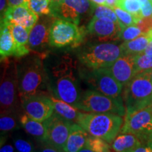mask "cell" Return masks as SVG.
Returning a JSON list of instances; mask_svg holds the SVG:
<instances>
[{
    "mask_svg": "<svg viewBox=\"0 0 152 152\" xmlns=\"http://www.w3.org/2000/svg\"><path fill=\"white\" fill-rule=\"evenodd\" d=\"M17 73L20 102L33 95L52 94L50 79L39 58L29 57L19 63Z\"/></svg>",
    "mask_w": 152,
    "mask_h": 152,
    "instance_id": "6da1fadb",
    "label": "cell"
},
{
    "mask_svg": "<svg viewBox=\"0 0 152 152\" xmlns=\"http://www.w3.org/2000/svg\"><path fill=\"white\" fill-rule=\"evenodd\" d=\"M51 75L53 95L75 106L80 99L82 92L75 66L72 60L61 61L53 68Z\"/></svg>",
    "mask_w": 152,
    "mask_h": 152,
    "instance_id": "7a4b0ae2",
    "label": "cell"
},
{
    "mask_svg": "<svg viewBox=\"0 0 152 152\" xmlns=\"http://www.w3.org/2000/svg\"><path fill=\"white\" fill-rule=\"evenodd\" d=\"M76 123L90 135L102 138L111 144L121 132L124 123L122 116L117 114L81 112Z\"/></svg>",
    "mask_w": 152,
    "mask_h": 152,
    "instance_id": "3957f363",
    "label": "cell"
},
{
    "mask_svg": "<svg viewBox=\"0 0 152 152\" xmlns=\"http://www.w3.org/2000/svg\"><path fill=\"white\" fill-rule=\"evenodd\" d=\"M123 87L122 97L126 113L152 106V80L149 71L137 74Z\"/></svg>",
    "mask_w": 152,
    "mask_h": 152,
    "instance_id": "277c9868",
    "label": "cell"
},
{
    "mask_svg": "<svg viewBox=\"0 0 152 152\" xmlns=\"http://www.w3.org/2000/svg\"><path fill=\"white\" fill-rule=\"evenodd\" d=\"M123 54L121 45L104 42L85 47L79 52L78 59L90 70L108 68Z\"/></svg>",
    "mask_w": 152,
    "mask_h": 152,
    "instance_id": "5b68a950",
    "label": "cell"
},
{
    "mask_svg": "<svg viewBox=\"0 0 152 152\" xmlns=\"http://www.w3.org/2000/svg\"><path fill=\"white\" fill-rule=\"evenodd\" d=\"M75 107L87 113H113L121 116L126 113L123 97L113 98L94 90L82 92Z\"/></svg>",
    "mask_w": 152,
    "mask_h": 152,
    "instance_id": "8992f818",
    "label": "cell"
},
{
    "mask_svg": "<svg viewBox=\"0 0 152 152\" xmlns=\"http://www.w3.org/2000/svg\"><path fill=\"white\" fill-rule=\"evenodd\" d=\"M20 99L18 94L17 64L7 63L1 74L0 85L1 113L11 112L20 114Z\"/></svg>",
    "mask_w": 152,
    "mask_h": 152,
    "instance_id": "52a82bcc",
    "label": "cell"
},
{
    "mask_svg": "<svg viewBox=\"0 0 152 152\" xmlns=\"http://www.w3.org/2000/svg\"><path fill=\"white\" fill-rule=\"evenodd\" d=\"M85 34V30L80 28L78 25L56 18L50 30V46L56 48L77 46L83 41Z\"/></svg>",
    "mask_w": 152,
    "mask_h": 152,
    "instance_id": "ba28073f",
    "label": "cell"
},
{
    "mask_svg": "<svg viewBox=\"0 0 152 152\" xmlns=\"http://www.w3.org/2000/svg\"><path fill=\"white\" fill-rule=\"evenodd\" d=\"M151 106L134 113H125L124 123L120 132L134 134L146 144L152 143Z\"/></svg>",
    "mask_w": 152,
    "mask_h": 152,
    "instance_id": "9c48e42d",
    "label": "cell"
},
{
    "mask_svg": "<svg viewBox=\"0 0 152 152\" xmlns=\"http://www.w3.org/2000/svg\"><path fill=\"white\" fill-rule=\"evenodd\" d=\"M94 2L91 0H63L52 1L50 15L57 19L68 20L79 25L82 16L92 12Z\"/></svg>",
    "mask_w": 152,
    "mask_h": 152,
    "instance_id": "30bf717a",
    "label": "cell"
},
{
    "mask_svg": "<svg viewBox=\"0 0 152 152\" xmlns=\"http://www.w3.org/2000/svg\"><path fill=\"white\" fill-rule=\"evenodd\" d=\"M85 80L94 90L113 98H121L123 86L109 68L93 69L85 74Z\"/></svg>",
    "mask_w": 152,
    "mask_h": 152,
    "instance_id": "8fae6325",
    "label": "cell"
},
{
    "mask_svg": "<svg viewBox=\"0 0 152 152\" xmlns=\"http://www.w3.org/2000/svg\"><path fill=\"white\" fill-rule=\"evenodd\" d=\"M44 123L47 130L46 140L44 142L64 149L73 122L64 118L54 112Z\"/></svg>",
    "mask_w": 152,
    "mask_h": 152,
    "instance_id": "7c38bea8",
    "label": "cell"
},
{
    "mask_svg": "<svg viewBox=\"0 0 152 152\" xmlns=\"http://www.w3.org/2000/svg\"><path fill=\"white\" fill-rule=\"evenodd\" d=\"M21 107L28 116L36 121L44 122L54 113V104L50 96L36 94L21 101Z\"/></svg>",
    "mask_w": 152,
    "mask_h": 152,
    "instance_id": "4fadbf2b",
    "label": "cell"
},
{
    "mask_svg": "<svg viewBox=\"0 0 152 152\" xmlns=\"http://www.w3.org/2000/svg\"><path fill=\"white\" fill-rule=\"evenodd\" d=\"M55 19L51 15L39 16L37 22L30 32L28 46L30 50L39 52L50 45V30Z\"/></svg>",
    "mask_w": 152,
    "mask_h": 152,
    "instance_id": "5bb4252c",
    "label": "cell"
},
{
    "mask_svg": "<svg viewBox=\"0 0 152 152\" xmlns=\"http://www.w3.org/2000/svg\"><path fill=\"white\" fill-rule=\"evenodd\" d=\"M121 28L120 24L107 18L92 17L87 28V31L93 36L104 40L119 39Z\"/></svg>",
    "mask_w": 152,
    "mask_h": 152,
    "instance_id": "9a60e30c",
    "label": "cell"
},
{
    "mask_svg": "<svg viewBox=\"0 0 152 152\" xmlns=\"http://www.w3.org/2000/svg\"><path fill=\"white\" fill-rule=\"evenodd\" d=\"M39 16L30 10L27 4L7 7L1 20L20 25L30 32L37 22Z\"/></svg>",
    "mask_w": 152,
    "mask_h": 152,
    "instance_id": "2e32d148",
    "label": "cell"
},
{
    "mask_svg": "<svg viewBox=\"0 0 152 152\" xmlns=\"http://www.w3.org/2000/svg\"><path fill=\"white\" fill-rule=\"evenodd\" d=\"M134 59L135 55L123 54L113 63V65L108 68L113 77L123 87L136 75Z\"/></svg>",
    "mask_w": 152,
    "mask_h": 152,
    "instance_id": "e0dca14e",
    "label": "cell"
},
{
    "mask_svg": "<svg viewBox=\"0 0 152 152\" xmlns=\"http://www.w3.org/2000/svg\"><path fill=\"white\" fill-rule=\"evenodd\" d=\"M7 23L11 33L14 37L15 44H16V54L15 57L21 58L23 56H26L30 53V49L28 46L29 42L30 31L20 25L13 23L1 20Z\"/></svg>",
    "mask_w": 152,
    "mask_h": 152,
    "instance_id": "ac0fdd59",
    "label": "cell"
},
{
    "mask_svg": "<svg viewBox=\"0 0 152 152\" xmlns=\"http://www.w3.org/2000/svg\"><path fill=\"white\" fill-rule=\"evenodd\" d=\"M90 135L80 125L73 123L64 149L66 152H79L86 146Z\"/></svg>",
    "mask_w": 152,
    "mask_h": 152,
    "instance_id": "d6986e66",
    "label": "cell"
},
{
    "mask_svg": "<svg viewBox=\"0 0 152 152\" xmlns=\"http://www.w3.org/2000/svg\"><path fill=\"white\" fill-rule=\"evenodd\" d=\"M20 124L29 135L41 142H45L47 130L45 123L36 121L24 113L20 115Z\"/></svg>",
    "mask_w": 152,
    "mask_h": 152,
    "instance_id": "ffe728a7",
    "label": "cell"
},
{
    "mask_svg": "<svg viewBox=\"0 0 152 152\" xmlns=\"http://www.w3.org/2000/svg\"><path fill=\"white\" fill-rule=\"evenodd\" d=\"M143 142L137 136L131 133H121L111 143V148L115 152H132Z\"/></svg>",
    "mask_w": 152,
    "mask_h": 152,
    "instance_id": "44dd1931",
    "label": "cell"
},
{
    "mask_svg": "<svg viewBox=\"0 0 152 152\" xmlns=\"http://www.w3.org/2000/svg\"><path fill=\"white\" fill-rule=\"evenodd\" d=\"M16 44L14 37L7 23L1 21V34H0V55L1 61L5 60L9 56H15Z\"/></svg>",
    "mask_w": 152,
    "mask_h": 152,
    "instance_id": "7402d4cb",
    "label": "cell"
},
{
    "mask_svg": "<svg viewBox=\"0 0 152 152\" xmlns=\"http://www.w3.org/2000/svg\"><path fill=\"white\" fill-rule=\"evenodd\" d=\"M152 40V30L143 33L132 40L124 42L121 47L124 54H134L143 53L150 42Z\"/></svg>",
    "mask_w": 152,
    "mask_h": 152,
    "instance_id": "603a6c76",
    "label": "cell"
},
{
    "mask_svg": "<svg viewBox=\"0 0 152 152\" xmlns=\"http://www.w3.org/2000/svg\"><path fill=\"white\" fill-rule=\"evenodd\" d=\"M54 104V112L68 121L73 123H77L80 114L81 112L75 106L71 105L67 102L56 97L53 94L50 96Z\"/></svg>",
    "mask_w": 152,
    "mask_h": 152,
    "instance_id": "cb8c5ba5",
    "label": "cell"
},
{
    "mask_svg": "<svg viewBox=\"0 0 152 152\" xmlns=\"http://www.w3.org/2000/svg\"><path fill=\"white\" fill-rule=\"evenodd\" d=\"M20 115L18 113H11V112L1 113V118H0L1 135L12 132L18 128Z\"/></svg>",
    "mask_w": 152,
    "mask_h": 152,
    "instance_id": "d4e9b609",
    "label": "cell"
},
{
    "mask_svg": "<svg viewBox=\"0 0 152 152\" xmlns=\"http://www.w3.org/2000/svg\"><path fill=\"white\" fill-rule=\"evenodd\" d=\"M91 13L92 14V17H96L99 18H107L116 23L120 24L118 18L115 11L111 7H108V6L96 4L94 3Z\"/></svg>",
    "mask_w": 152,
    "mask_h": 152,
    "instance_id": "484cf974",
    "label": "cell"
},
{
    "mask_svg": "<svg viewBox=\"0 0 152 152\" xmlns=\"http://www.w3.org/2000/svg\"><path fill=\"white\" fill-rule=\"evenodd\" d=\"M117 6L132 15L137 22L142 18V4L139 0H119Z\"/></svg>",
    "mask_w": 152,
    "mask_h": 152,
    "instance_id": "4316f807",
    "label": "cell"
},
{
    "mask_svg": "<svg viewBox=\"0 0 152 152\" xmlns=\"http://www.w3.org/2000/svg\"><path fill=\"white\" fill-rule=\"evenodd\" d=\"M134 69L136 75L152 71V54H147L143 52L135 55Z\"/></svg>",
    "mask_w": 152,
    "mask_h": 152,
    "instance_id": "83f0119b",
    "label": "cell"
},
{
    "mask_svg": "<svg viewBox=\"0 0 152 152\" xmlns=\"http://www.w3.org/2000/svg\"><path fill=\"white\" fill-rule=\"evenodd\" d=\"M51 2V0H28V6L39 16L50 15Z\"/></svg>",
    "mask_w": 152,
    "mask_h": 152,
    "instance_id": "f1b7e54d",
    "label": "cell"
},
{
    "mask_svg": "<svg viewBox=\"0 0 152 152\" xmlns=\"http://www.w3.org/2000/svg\"><path fill=\"white\" fill-rule=\"evenodd\" d=\"M112 9L115 11V14L118 18L120 25H121L122 29L125 27H128V26H133V25H136L137 23V20L134 18V17L132 15H131L128 11H125L124 9L121 8L118 6H115Z\"/></svg>",
    "mask_w": 152,
    "mask_h": 152,
    "instance_id": "f546056e",
    "label": "cell"
},
{
    "mask_svg": "<svg viewBox=\"0 0 152 152\" xmlns=\"http://www.w3.org/2000/svg\"><path fill=\"white\" fill-rule=\"evenodd\" d=\"M86 146L94 152H105L111 148L109 142H106L103 139L91 135L89 137Z\"/></svg>",
    "mask_w": 152,
    "mask_h": 152,
    "instance_id": "4dcf8cb0",
    "label": "cell"
},
{
    "mask_svg": "<svg viewBox=\"0 0 152 152\" xmlns=\"http://www.w3.org/2000/svg\"><path fill=\"white\" fill-rule=\"evenodd\" d=\"M14 145L17 152H36L33 142L20 136H16L13 139Z\"/></svg>",
    "mask_w": 152,
    "mask_h": 152,
    "instance_id": "1f68e13d",
    "label": "cell"
},
{
    "mask_svg": "<svg viewBox=\"0 0 152 152\" xmlns=\"http://www.w3.org/2000/svg\"><path fill=\"white\" fill-rule=\"evenodd\" d=\"M142 34L143 32L140 29V28H139L137 25H133L121 30L119 39H122L124 42H128L135 39Z\"/></svg>",
    "mask_w": 152,
    "mask_h": 152,
    "instance_id": "d6a6232c",
    "label": "cell"
},
{
    "mask_svg": "<svg viewBox=\"0 0 152 152\" xmlns=\"http://www.w3.org/2000/svg\"><path fill=\"white\" fill-rule=\"evenodd\" d=\"M140 29L142 30L143 33H147L148 31L152 30V16L148 18H142L136 24Z\"/></svg>",
    "mask_w": 152,
    "mask_h": 152,
    "instance_id": "836d02e7",
    "label": "cell"
},
{
    "mask_svg": "<svg viewBox=\"0 0 152 152\" xmlns=\"http://www.w3.org/2000/svg\"><path fill=\"white\" fill-rule=\"evenodd\" d=\"M36 152H66L64 149L57 147L56 146L52 145V144L47 143V142H42V145L39 147L38 150Z\"/></svg>",
    "mask_w": 152,
    "mask_h": 152,
    "instance_id": "e575fe53",
    "label": "cell"
},
{
    "mask_svg": "<svg viewBox=\"0 0 152 152\" xmlns=\"http://www.w3.org/2000/svg\"><path fill=\"white\" fill-rule=\"evenodd\" d=\"M142 18H148L152 16V2L150 0L142 6Z\"/></svg>",
    "mask_w": 152,
    "mask_h": 152,
    "instance_id": "d590c367",
    "label": "cell"
},
{
    "mask_svg": "<svg viewBox=\"0 0 152 152\" xmlns=\"http://www.w3.org/2000/svg\"><path fill=\"white\" fill-rule=\"evenodd\" d=\"M3 138V137H1ZM4 142H1V149L0 152H17L16 148L12 144L9 143H5L4 138H3Z\"/></svg>",
    "mask_w": 152,
    "mask_h": 152,
    "instance_id": "8d00e7d4",
    "label": "cell"
},
{
    "mask_svg": "<svg viewBox=\"0 0 152 152\" xmlns=\"http://www.w3.org/2000/svg\"><path fill=\"white\" fill-rule=\"evenodd\" d=\"M132 152H152V143L146 144V145L142 144Z\"/></svg>",
    "mask_w": 152,
    "mask_h": 152,
    "instance_id": "74e56055",
    "label": "cell"
},
{
    "mask_svg": "<svg viewBox=\"0 0 152 152\" xmlns=\"http://www.w3.org/2000/svg\"><path fill=\"white\" fill-rule=\"evenodd\" d=\"M28 0H7V4L8 7H17V6L27 4Z\"/></svg>",
    "mask_w": 152,
    "mask_h": 152,
    "instance_id": "f35d334b",
    "label": "cell"
},
{
    "mask_svg": "<svg viewBox=\"0 0 152 152\" xmlns=\"http://www.w3.org/2000/svg\"><path fill=\"white\" fill-rule=\"evenodd\" d=\"M118 1L119 0H106V6L113 8V7L118 5Z\"/></svg>",
    "mask_w": 152,
    "mask_h": 152,
    "instance_id": "ab89813d",
    "label": "cell"
},
{
    "mask_svg": "<svg viewBox=\"0 0 152 152\" xmlns=\"http://www.w3.org/2000/svg\"><path fill=\"white\" fill-rule=\"evenodd\" d=\"M1 1V4H0V9H1V14L2 15V13L5 12V11L7 10L6 9V3L7 2V0H0Z\"/></svg>",
    "mask_w": 152,
    "mask_h": 152,
    "instance_id": "60d3db41",
    "label": "cell"
},
{
    "mask_svg": "<svg viewBox=\"0 0 152 152\" xmlns=\"http://www.w3.org/2000/svg\"><path fill=\"white\" fill-rule=\"evenodd\" d=\"M144 53L147 54H152V40L150 42L149 45H148V46L147 47V48L145 49Z\"/></svg>",
    "mask_w": 152,
    "mask_h": 152,
    "instance_id": "b9f144b4",
    "label": "cell"
},
{
    "mask_svg": "<svg viewBox=\"0 0 152 152\" xmlns=\"http://www.w3.org/2000/svg\"><path fill=\"white\" fill-rule=\"evenodd\" d=\"M92 2H94L96 4L101 5H106V0H91Z\"/></svg>",
    "mask_w": 152,
    "mask_h": 152,
    "instance_id": "7bdbcfd3",
    "label": "cell"
},
{
    "mask_svg": "<svg viewBox=\"0 0 152 152\" xmlns=\"http://www.w3.org/2000/svg\"><path fill=\"white\" fill-rule=\"evenodd\" d=\"M79 152H94V151L91 149L90 148H89L88 147H87V146H85V147H83V149L80 150Z\"/></svg>",
    "mask_w": 152,
    "mask_h": 152,
    "instance_id": "ee69618b",
    "label": "cell"
},
{
    "mask_svg": "<svg viewBox=\"0 0 152 152\" xmlns=\"http://www.w3.org/2000/svg\"><path fill=\"white\" fill-rule=\"evenodd\" d=\"M139 1H140V2L141 3V4L142 6V5H144L146 2H147L148 0H139Z\"/></svg>",
    "mask_w": 152,
    "mask_h": 152,
    "instance_id": "f6af8a7d",
    "label": "cell"
},
{
    "mask_svg": "<svg viewBox=\"0 0 152 152\" xmlns=\"http://www.w3.org/2000/svg\"><path fill=\"white\" fill-rule=\"evenodd\" d=\"M63 0H51V1H61Z\"/></svg>",
    "mask_w": 152,
    "mask_h": 152,
    "instance_id": "bcb514c9",
    "label": "cell"
},
{
    "mask_svg": "<svg viewBox=\"0 0 152 152\" xmlns=\"http://www.w3.org/2000/svg\"><path fill=\"white\" fill-rule=\"evenodd\" d=\"M149 74H150V77H151V78L152 80V71H149Z\"/></svg>",
    "mask_w": 152,
    "mask_h": 152,
    "instance_id": "7dc6e473",
    "label": "cell"
},
{
    "mask_svg": "<svg viewBox=\"0 0 152 152\" xmlns=\"http://www.w3.org/2000/svg\"><path fill=\"white\" fill-rule=\"evenodd\" d=\"M105 152H111V151H110V149H109V150H108V151H105Z\"/></svg>",
    "mask_w": 152,
    "mask_h": 152,
    "instance_id": "c3c4849f",
    "label": "cell"
},
{
    "mask_svg": "<svg viewBox=\"0 0 152 152\" xmlns=\"http://www.w3.org/2000/svg\"><path fill=\"white\" fill-rule=\"evenodd\" d=\"M151 112H152V106H151Z\"/></svg>",
    "mask_w": 152,
    "mask_h": 152,
    "instance_id": "681fc988",
    "label": "cell"
},
{
    "mask_svg": "<svg viewBox=\"0 0 152 152\" xmlns=\"http://www.w3.org/2000/svg\"><path fill=\"white\" fill-rule=\"evenodd\" d=\"M150 1H151V2H152V0H150Z\"/></svg>",
    "mask_w": 152,
    "mask_h": 152,
    "instance_id": "f907efd6",
    "label": "cell"
}]
</instances>
